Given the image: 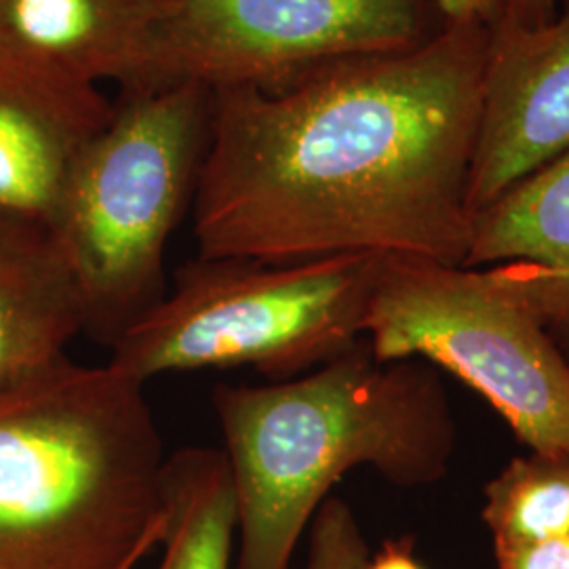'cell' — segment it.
<instances>
[{
  "label": "cell",
  "mask_w": 569,
  "mask_h": 569,
  "mask_svg": "<svg viewBox=\"0 0 569 569\" xmlns=\"http://www.w3.org/2000/svg\"><path fill=\"white\" fill-rule=\"evenodd\" d=\"M515 260L542 268L550 331L569 357V150L472 218L462 266Z\"/></svg>",
  "instance_id": "obj_12"
},
{
  "label": "cell",
  "mask_w": 569,
  "mask_h": 569,
  "mask_svg": "<svg viewBox=\"0 0 569 569\" xmlns=\"http://www.w3.org/2000/svg\"><path fill=\"white\" fill-rule=\"evenodd\" d=\"M483 521L496 545L569 536V458H517L486 488Z\"/></svg>",
  "instance_id": "obj_14"
},
{
  "label": "cell",
  "mask_w": 569,
  "mask_h": 569,
  "mask_svg": "<svg viewBox=\"0 0 569 569\" xmlns=\"http://www.w3.org/2000/svg\"><path fill=\"white\" fill-rule=\"evenodd\" d=\"M569 150V0L542 28H488L481 121L470 164L475 218L510 186Z\"/></svg>",
  "instance_id": "obj_8"
},
{
  "label": "cell",
  "mask_w": 569,
  "mask_h": 569,
  "mask_svg": "<svg viewBox=\"0 0 569 569\" xmlns=\"http://www.w3.org/2000/svg\"><path fill=\"white\" fill-rule=\"evenodd\" d=\"M112 106L102 87L0 41V207L51 224L72 164Z\"/></svg>",
  "instance_id": "obj_9"
},
{
  "label": "cell",
  "mask_w": 569,
  "mask_h": 569,
  "mask_svg": "<svg viewBox=\"0 0 569 569\" xmlns=\"http://www.w3.org/2000/svg\"><path fill=\"white\" fill-rule=\"evenodd\" d=\"M146 385L63 359L0 390V569H133L167 526Z\"/></svg>",
  "instance_id": "obj_3"
},
{
  "label": "cell",
  "mask_w": 569,
  "mask_h": 569,
  "mask_svg": "<svg viewBox=\"0 0 569 569\" xmlns=\"http://www.w3.org/2000/svg\"><path fill=\"white\" fill-rule=\"evenodd\" d=\"M211 106L213 93L192 82L119 93L70 169L49 226L98 345H117L167 291V244L197 194Z\"/></svg>",
  "instance_id": "obj_4"
},
{
  "label": "cell",
  "mask_w": 569,
  "mask_h": 569,
  "mask_svg": "<svg viewBox=\"0 0 569 569\" xmlns=\"http://www.w3.org/2000/svg\"><path fill=\"white\" fill-rule=\"evenodd\" d=\"M498 569H569V536L496 545Z\"/></svg>",
  "instance_id": "obj_16"
},
{
  "label": "cell",
  "mask_w": 569,
  "mask_h": 569,
  "mask_svg": "<svg viewBox=\"0 0 569 569\" xmlns=\"http://www.w3.org/2000/svg\"><path fill=\"white\" fill-rule=\"evenodd\" d=\"M363 531L352 509L340 498H327L310 521L305 569H366Z\"/></svg>",
  "instance_id": "obj_15"
},
{
  "label": "cell",
  "mask_w": 569,
  "mask_h": 569,
  "mask_svg": "<svg viewBox=\"0 0 569 569\" xmlns=\"http://www.w3.org/2000/svg\"><path fill=\"white\" fill-rule=\"evenodd\" d=\"M446 23L451 21L479 20L489 28L505 18L507 0H435Z\"/></svg>",
  "instance_id": "obj_17"
},
{
  "label": "cell",
  "mask_w": 569,
  "mask_h": 569,
  "mask_svg": "<svg viewBox=\"0 0 569 569\" xmlns=\"http://www.w3.org/2000/svg\"><path fill=\"white\" fill-rule=\"evenodd\" d=\"M84 323L81 284L53 228L0 207V390L68 359Z\"/></svg>",
  "instance_id": "obj_11"
},
{
  "label": "cell",
  "mask_w": 569,
  "mask_h": 569,
  "mask_svg": "<svg viewBox=\"0 0 569 569\" xmlns=\"http://www.w3.org/2000/svg\"><path fill=\"white\" fill-rule=\"evenodd\" d=\"M211 401L237 500V569H289L352 468L418 488L446 477L456 448L437 373L425 361L382 363L366 340L291 380L220 385Z\"/></svg>",
  "instance_id": "obj_2"
},
{
  "label": "cell",
  "mask_w": 569,
  "mask_h": 569,
  "mask_svg": "<svg viewBox=\"0 0 569 569\" xmlns=\"http://www.w3.org/2000/svg\"><path fill=\"white\" fill-rule=\"evenodd\" d=\"M443 28L435 0H161L152 89L277 93L342 61L422 47Z\"/></svg>",
  "instance_id": "obj_7"
},
{
  "label": "cell",
  "mask_w": 569,
  "mask_h": 569,
  "mask_svg": "<svg viewBox=\"0 0 569 569\" xmlns=\"http://www.w3.org/2000/svg\"><path fill=\"white\" fill-rule=\"evenodd\" d=\"M557 9L559 0H507V13L498 21H510L523 28H542L557 16Z\"/></svg>",
  "instance_id": "obj_18"
},
{
  "label": "cell",
  "mask_w": 569,
  "mask_h": 569,
  "mask_svg": "<svg viewBox=\"0 0 569 569\" xmlns=\"http://www.w3.org/2000/svg\"><path fill=\"white\" fill-rule=\"evenodd\" d=\"M382 256L293 264L199 258L110 348V366L148 382L201 369L253 367L281 382L363 340Z\"/></svg>",
  "instance_id": "obj_6"
},
{
  "label": "cell",
  "mask_w": 569,
  "mask_h": 569,
  "mask_svg": "<svg viewBox=\"0 0 569 569\" xmlns=\"http://www.w3.org/2000/svg\"><path fill=\"white\" fill-rule=\"evenodd\" d=\"M366 569H427L416 557L411 538L388 540L376 557H369Z\"/></svg>",
  "instance_id": "obj_19"
},
{
  "label": "cell",
  "mask_w": 569,
  "mask_h": 569,
  "mask_svg": "<svg viewBox=\"0 0 569 569\" xmlns=\"http://www.w3.org/2000/svg\"><path fill=\"white\" fill-rule=\"evenodd\" d=\"M486 53V23L451 21L422 47L277 93L216 91L190 207L199 258L465 264Z\"/></svg>",
  "instance_id": "obj_1"
},
{
  "label": "cell",
  "mask_w": 569,
  "mask_h": 569,
  "mask_svg": "<svg viewBox=\"0 0 569 569\" xmlns=\"http://www.w3.org/2000/svg\"><path fill=\"white\" fill-rule=\"evenodd\" d=\"M363 340L382 363L453 373L533 453L569 458V357L550 331L540 266L479 270L382 256Z\"/></svg>",
  "instance_id": "obj_5"
},
{
  "label": "cell",
  "mask_w": 569,
  "mask_h": 569,
  "mask_svg": "<svg viewBox=\"0 0 569 569\" xmlns=\"http://www.w3.org/2000/svg\"><path fill=\"white\" fill-rule=\"evenodd\" d=\"M237 500L222 449L183 448L167 460V526L157 569H230Z\"/></svg>",
  "instance_id": "obj_13"
},
{
  "label": "cell",
  "mask_w": 569,
  "mask_h": 569,
  "mask_svg": "<svg viewBox=\"0 0 569 569\" xmlns=\"http://www.w3.org/2000/svg\"><path fill=\"white\" fill-rule=\"evenodd\" d=\"M161 0H0V41L121 93L152 89Z\"/></svg>",
  "instance_id": "obj_10"
}]
</instances>
